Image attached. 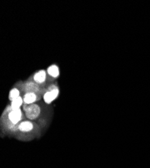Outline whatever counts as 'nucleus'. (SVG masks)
Segmentation results:
<instances>
[{
    "label": "nucleus",
    "mask_w": 150,
    "mask_h": 168,
    "mask_svg": "<svg viewBox=\"0 0 150 168\" xmlns=\"http://www.w3.org/2000/svg\"><path fill=\"white\" fill-rule=\"evenodd\" d=\"M25 112L27 118L30 120H34L38 117L40 114V109L38 105L29 104L25 108Z\"/></svg>",
    "instance_id": "f257e3e1"
},
{
    "label": "nucleus",
    "mask_w": 150,
    "mask_h": 168,
    "mask_svg": "<svg viewBox=\"0 0 150 168\" xmlns=\"http://www.w3.org/2000/svg\"><path fill=\"white\" fill-rule=\"evenodd\" d=\"M18 97H20V91L18 90H17V89L14 88L10 91L9 95V98L10 100L13 101V100L18 98Z\"/></svg>",
    "instance_id": "1a4fd4ad"
},
{
    "label": "nucleus",
    "mask_w": 150,
    "mask_h": 168,
    "mask_svg": "<svg viewBox=\"0 0 150 168\" xmlns=\"http://www.w3.org/2000/svg\"><path fill=\"white\" fill-rule=\"evenodd\" d=\"M59 95V90L55 87H53V89L47 91L44 95V100L47 104H50L53 100H55Z\"/></svg>",
    "instance_id": "f03ea898"
},
{
    "label": "nucleus",
    "mask_w": 150,
    "mask_h": 168,
    "mask_svg": "<svg viewBox=\"0 0 150 168\" xmlns=\"http://www.w3.org/2000/svg\"><path fill=\"white\" fill-rule=\"evenodd\" d=\"M36 95H35V94L32 93V92L26 94L23 99L24 102L28 105L33 104V103L36 101Z\"/></svg>",
    "instance_id": "423d86ee"
},
{
    "label": "nucleus",
    "mask_w": 150,
    "mask_h": 168,
    "mask_svg": "<svg viewBox=\"0 0 150 168\" xmlns=\"http://www.w3.org/2000/svg\"><path fill=\"white\" fill-rule=\"evenodd\" d=\"M23 102V99L21 97H18V98L15 99L13 101H12L11 104V108L12 110H19L21 107Z\"/></svg>",
    "instance_id": "6e6552de"
},
{
    "label": "nucleus",
    "mask_w": 150,
    "mask_h": 168,
    "mask_svg": "<svg viewBox=\"0 0 150 168\" xmlns=\"http://www.w3.org/2000/svg\"><path fill=\"white\" fill-rule=\"evenodd\" d=\"M22 118V112L20 110H12L9 114V119L13 124H17Z\"/></svg>",
    "instance_id": "7ed1b4c3"
},
{
    "label": "nucleus",
    "mask_w": 150,
    "mask_h": 168,
    "mask_svg": "<svg viewBox=\"0 0 150 168\" xmlns=\"http://www.w3.org/2000/svg\"><path fill=\"white\" fill-rule=\"evenodd\" d=\"M33 129V125L32 122L26 121L22 122L19 125V129L22 132H28L30 131Z\"/></svg>",
    "instance_id": "39448f33"
},
{
    "label": "nucleus",
    "mask_w": 150,
    "mask_h": 168,
    "mask_svg": "<svg viewBox=\"0 0 150 168\" xmlns=\"http://www.w3.org/2000/svg\"><path fill=\"white\" fill-rule=\"evenodd\" d=\"M47 73L49 75H51V77H57L59 75V68L57 65H51L50 66L48 69H47Z\"/></svg>",
    "instance_id": "0eeeda50"
},
{
    "label": "nucleus",
    "mask_w": 150,
    "mask_h": 168,
    "mask_svg": "<svg viewBox=\"0 0 150 168\" xmlns=\"http://www.w3.org/2000/svg\"><path fill=\"white\" fill-rule=\"evenodd\" d=\"M34 80L36 83L41 84L43 83L46 80V72L44 70H41L36 73L34 76Z\"/></svg>",
    "instance_id": "20e7f679"
}]
</instances>
